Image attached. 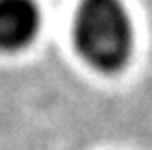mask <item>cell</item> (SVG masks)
Masks as SVG:
<instances>
[{
	"instance_id": "6da1fadb",
	"label": "cell",
	"mask_w": 152,
	"mask_h": 150,
	"mask_svg": "<svg viewBox=\"0 0 152 150\" xmlns=\"http://www.w3.org/2000/svg\"><path fill=\"white\" fill-rule=\"evenodd\" d=\"M76 50L104 74L122 72L133 57L135 31L122 0H80L74 18Z\"/></svg>"
},
{
	"instance_id": "7a4b0ae2",
	"label": "cell",
	"mask_w": 152,
	"mask_h": 150,
	"mask_svg": "<svg viewBox=\"0 0 152 150\" xmlns=\"http://www.w3.org/2000/svg\"><path fill=\"white\" fill-rule=\"evenodd\" d=\"M41 26L35 0H0V52H18L33 44Z\"/></svg>"
}]
</instances>
